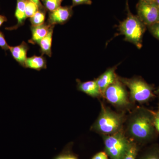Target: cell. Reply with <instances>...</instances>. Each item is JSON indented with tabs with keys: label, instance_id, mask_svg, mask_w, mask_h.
<instances>
[{
	"label": "cell",
	"instance_id": "cell-1",
	"mask_svg": "<svg viewBox=\"0 0 159 159\" xmlns=\"http://www.w3.org/2000/svg\"><path fill=\"white\" fill-rule=\"evenodd\" d=\"M127 17L120 22L118 26L119 34L125 36V40L135 45L141 49L142 46V38L145 30V25L138 16L131 12L129 6L128 0H126Z\"/></svg>",
	"mask_w": 159,
	"mask_h": 159
},
{
	"label": "cell",
	"instance_id": "cell-2",
	"mask_svg": "<svg viewBox=\"0 0 159 159\" xmlns=\"http://www.w3.org/2000/svg\"><path fill=\"white\" fill-rule=\"evenodd\" d=\"M155 129L152 112H142L137 115L133 119L129 127L132 135L141 141H147L151 139Z\"/></svg>",
	"mask_w": 159,
	"mask_h": 159
},
{
	"label": "cell",
	"instance_id": "cell-3",
	"mask_svg": "<svg viewBox=\"0 0 159 159\" xmlns=\"http://www.w3.org/2000/svg\"><path fill=\"white\" fill-rule=\"evenodd\" d=\"M121 81L128 87L131 97L135 101L145 102L154 96L152 92L153 88L142 79H122Z\"/></svg>",
	"mask_w": 159,
	"mask_h": 159
},
{
	"label": "cell",
	"instance_id": "cell-4",
	"mask_svg": "<svg viewBox=\"0 0 159 159\" xmlns=\"http://www.w3.org/2000/svg\"><path fill=\"white\" fill-rule=\"evenodd\" d=\"M104 144L107 152L112 159H122L130 144L120 134L106 136Z\"/></svg>",
	"mask_w": 159,
	"mask_h": 159
},
{
	"label": "cell",
	"instance_id": "cell-5",
	"mask_svg": "<svg viewBox=\"0 0 159 159\" xmlns=\"http://www.w3.org/2000/svg\"><path fill=\"white\" fill-rule=\"evenodd\" d=\"M121 123L119 116L102 107V112L95 124V128L103 133L112 134L119 129Z\"/></svg>",
	"mask_w": 159,
	"mask_h": 159
},
{
	"label": "cell",
	"instance_id": "cell-6",
	"mask_svg": "<svg viewBox=\"0 0 159 159\" xmlns=\"http://www.w3.org/2000/svg\"><path fill=\"white\" fill-rule=\"evenodd\" d=\"M138 16L145 25L159 22V7L154 2L139 0L136 6Z\"/></svg>",
	"mask_w": 159,
	"mask_h": 159
},
{
	"label": "cell",
	"instance_id": "cell-7",
	"mask_svg": "<svg viewBox=\"0 0 159 159\" xmlns=\"http://www.w3.org/2000/svg\"><path fill=\"white\" fill-rule=\"evenodd\" d=\"M103 95L109 102L113 104L122 106L128 103L126 91L117 79L107 89Z\"/></svg>",
	"mask_w": 159,
	"mask_h": 159
},
{
	"label": "cell",
	"instance_id": "cell-8",
	"mask_svg": "<svg viewBox=\"0 0 159 159\" xmlns=\"http://www.w3.org/2000/svg\"><path fill=\"white\" fill-rule=\"evenodd\" d=\"M73 8L72 6H60L54 11L49 12L48 18L46 22L51 26L66 24L73 16Z\"/></svg>",
	"mask_w": 159,
	"mask_h": 159
},
{
	"label": "cell",
	"instance_id": "cell-9",
	"mask_svg": "<svg viewBox=\"0 0 159 159\" xmlns=\"http://www.w3.org/2000/svg\"><path fill=\"white\" fill-rule=\"evenodd\" d=\"M115 70L116 67L109 69L96 80L101 94L103 95L107 89L116 80Z\"/></svg>",
	"mask_w": 159,
	"mask_h": 159
},
{
	"label": "cell",
	"instance_id": "cell-10",
	"mask_svg": "<svg viewBox=\"0 0 159 159\" xmlns=\"http://www.w3.org/2000/svg\"><path fill=\"white\" fill-rule=\"evenodd\" d=\"M54 26V25H53ZM52 26L47 22L38 26H31V38L29 43L33 45L38 44L40 41L45 37Z\"/></svg>",
	"mask_w": 159,
	"mask_h": 159
},
{
	"label": "cell",
	"instance_id": "cell-11",
	"mask_svg": "<svg viewBox=\"0 0 159 159\" xmlns=\"http://www.w3.org/2000/svg\"><path fill=\"white\" fill-rule=\"evenodd\" d=\"M29 49L27 43L23 41L19 45L9 47V50L13 58L23 67L27 58V53Z\"/></svg>",
	"mask_w": 159,
	"mask_h": 159
},
{
	"label": "cell",
	"instance_id": "cell-12",
	"mask_svg": "<svg viewBox=\"0 0 159 159\" xmlns=\"http://www.w3.org/2000/svg\"><path fill=\"white\" fill-rule=\"evenodd\" d=\"M26 2V0H16V8L14 16L17 20V24L12 27L6 28V30L10 31L16 30L25 24L26 19L27 18L25 11Z\"/></svg>",
	"mask_w": 159,
	"mask_h": 159
},
{
	"label": "cell",
	"instance_id": "cell-13",
	"mask_svg": "<svg viewBox=\"0 0 159 159\" xmlns=\"http://www.w3.org/2000/svg\"><path fill=\"white\" fill-rule=\"evenodd\" d=\"M77 88L89 96L97 97L101 94L96 80L81 82L77 80Z\"/></svg>",
	"mask_w": 159,
	"mask_h": 159
},
{
	"label": "cell",
	"instance_id": "cell-14",
	"mask_svg": "<svg viewBox=\"0 0 159 159\" xmlns=\"http://www.w3.org/2000/svg\"><path fill=\"white\" fill-rule=\"evenodd\" d=\"M47 62L45 57L43 55L31 56L27 57L25 62L24 67L26 68L33 69L40 71L42 69L47 68Z\"/></svg>",
	"mask_w": 159,
	"mask_h": 159
},
{
	"label": "cell",
	"instance_id": "cell-15",
	"mask_svg": "<svg viewBox=\"0 0 159 159\" xmlns=\"http://www.w3.org/2000/svg\"><path fill=\"white\" fill-rule=\"evenodd\" d=\"M54 26H52L47 35L38 44L41 55H46L49 57L52 56V43Z\"/></svg>",
	"mask_w": 159,
	"mask_h": 159
},
{
	"label": "cell",
	"instance_id": "cell-16",
	"mask_svg": "<svg viewBox=\"0 0 159 159\" xmlns=\"http://www.w3.org/2000/svg\"><path fill=\"white\" fill-rule=\"evenodd\" d=\"M47 11L46 9L38 10L33 16L30 18L31 26H38L44 24Z\"/></svg>",
	"mask_w": 159,
	"mask_h": 159
},
{
	"label": "cell",
	"instance_id": "cell-17",
	"mask_svg": "<svg viewBox=\"0 0 159 159\" xmlns=\"http://www.w3.org/2000/svg\"><path fill=\"white\" fill-rule=\"evenodd\" d=\"M47 11H53L60 7L63 0H41Z\"/></svg>",
	"mask_w": 159,
	"mask_h": 159
},
{
	"label": "cell",
	"instance_id": "cell-18",
	"mask_svg": "<svg viewBox=\"0 0 159 159\" xmlns=\"http://www.w3.org/2000/svg\"><path fill=\"white\" fill-rule=\"evenodd\" d=\"M38 10V7L36 4L29 0H26L25 11L27 18L32 17Z\"/></svg>",
	"mask_w": 159,
	"mask_h": 159
},
{
	"label": "cell",
	"instance_id": "cell-19",
	"mask_svg": "<svg viewBox=\"0 0 159 159\" xmlns=\"http://www.w3.org/2000/svg\"><path fill=\"white\" fill-rule=\"evenodd\" d=\"M137 153L136 146L134 144L130 145L128 151L122 159H136Z\"/></svg>",
	"mask_w": 159,
	"mask_h": 159
},
{
	"label": "cell",
	"instance_id": "cell-20",
	"mask_svg": "<svg viewBox=\"0 0 159 159\" xmlns=\"http://www.w3.org/2000/svg\"><path fill=\"white\" fill-rule=\"evenodd\" d=\"M148 28L151 34L159 40V22L148 26Z\"/></svg>",
	"mask_w": 159,
	"mask_h": 159
},
{
	"label": "cell",
	"instance_id": "cell-21",
	"mask_svg": "<svg viewBox=\"0 0 159 159\" xmlns=\"http://www.w3.org/2000/svg\"><path fill=\"white\" fill-rule=\"evenodd\" d=\"M142 159H159V150L152 151L145 155Z\"/></svg>",
	"mask_w": 159,
	"mask_h": 159
},
{
	"label": "cell",
	"instance_id": "cell-22",
	"mask_svg": "<svg viewBox=\"0 0 159 159\" xmlns=\"http://www.w3.org/2000/svg\"><path fill=\"white\" fill-rule=\"evenodd\" d=\"M9 47L5 39V35L2 32L0 31V47L3 50L6 51L9 50Z\"/></svg>",
	"mask_w": 159,
	"mask_h": 159
},
{
	"label": "cell",
	"instance_id": "cell-23",
	"mask_svg": "<svg viewBox=\"0 0 159 159\" xmlns=\"http://www.w3.org/2000/svg\"><path fill=\"white\" fill-rule=\"evenodd\" d=\"M92 4V0H72V6L74 7L79 5H91Z\"/></svg>",
	"mask_w": 159,
	"mask_h": 159
},
{
	"label": "cell",
	"instance_id": "cell-24",
	"mask_svg": "<svg viewBox=\"0 0 159 159\" xmlns=\"http://www.w3.org/2000/svg\"><path fill=\"white\" fill-rule=\"evenodd\" d=\"M92 159H108V157L105 152H100L96 154Z\"/></svg>",
	"mask_w": 159,
	"mask_h": 159
},
{
	"label": "cell",
	"instance_id": "cell-25",
	"mask_svg": "<svg viewBox=\"0 0 159 159\" xmlns=\"http://www.w3.org/2000/svg\"><path fill=\"white\" fill-rule=\"evenodd\" d=\"M154 125L157 131L159 132V119L156 115L154 113Z\"/></svg>",
	"mask_w": 159,
	"mask_h": 159
},
{
	"label": "cell",
	"instance_id": "cell-26",
	"mask_svg": "<svg viewBox=\"0 0 159 159\" xmlns=\"http://www.w3.org/2000/svg\"><path fill=\"white\" fill-rule=\"evenodd\" d=\"M29 1H31V2L34 3V4H36L38 7L39 10H43V9H45L43 4H42L40 0H29Z\"/></svg>",
	"mask_w": 159,
	"mask_h": 159
},
{
	"label": "cell",
	"instance_id": "cell-27",
	"mask_svg": "<svg viewBox=\"0 0 159 159\" xmlns=\"http://www.w3.org/2000/svg\"><path fill=\"white\" fill-rule=\"evenodd\" d=\"M7 19L6 16L0 15V27L2 26L3 23L7 21Z\"/></svg>",
	"mask_w": 159,
	"mask_h": 159
},
{
	"label": "cell",
	"instance_id": "cell-28",
	"mask_svg": "<svg viewBox=\"0 0 159 159\" xmlns=\"http://www.w3.org/2000/svg\"><path fill=\"white\" fill-rule=\"evenodd\" d=\"M66 159H77L75 157L72 156H66Z\"/></svg>",
	"mask_w": 159,
	"mask_h": 159
},
{
	"label": "cell",
	"instance_id": "cell-29",
	"mask_svg": "<svg viewBox=\"0 0 159 159\" xmlns=\"http://www.w3.org/2000/svg\"><path fill=\"white\" fill-rule=\"evenodd\" d=\"M56 159H66V156H60L56 158Z\"/></svg>",
	"mask_w": 159,
	"mask_h": 159
},
{
	"label": "cell",
	"instance_id": "cell-30",
	"mask_svg": "<svg viewBox=\"0 0 159 159\" xmlns=\"http://www.w3.org/2000/svg\"><path fill=\"white\" fill-rule=\"evenodd\" d=\"M154 2L159 7V0H155Z\"/></svg>",
	"mask_w": 159,
	"mask_h": 159
},
{
	"label": "cell",
	"instance_id": "cell-31",
	"mask_svg": "<svg viewBox=\"0 0 159 159\" xmlns=\"http://www.w3.org/2000/svg\"><path fill=\"white\" fill-rule=\"evenodd\" d=\"M143 1L147 2H154L155 0H143Z\"/></svg>",
	"mask_w": 159,
	"mask_h": 159
},
{
	"label": "cell",
	"instance_id": "cell-32",
	"mask_svg": "<svg viewBox=\"0 0 159 159\" xmlns=\"http://www.w3.org/2000/svg\"><path fill=\"white\" fill-rule=\"evenodd\" d=\"M156 116H157L158 118L159 119V108L158 111L157 113L156 114Z\"/></svg>",
	"mask_w": 159,
	"mask_h": 159
},
{
	"label": "cell",
	"instance_id": "cell-33",
	"mask_svg": "<svg viewBox=\"0 0 159 159\" xmlns=\"http://www.w3.org/2000/svg\"><path fill=\"white\" fill-rule=\"evenodd\" d=\"M157 93H159V89H158L157 90Z\"/></svg>",
	"mask_w": 159,
	"mask_h": 159
}]
</instances>
